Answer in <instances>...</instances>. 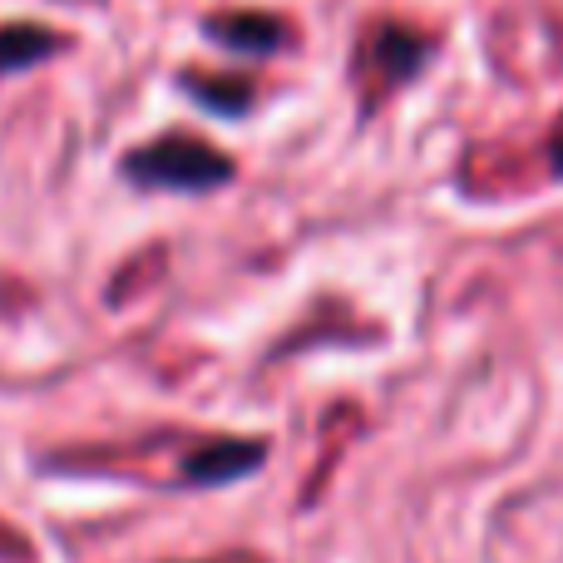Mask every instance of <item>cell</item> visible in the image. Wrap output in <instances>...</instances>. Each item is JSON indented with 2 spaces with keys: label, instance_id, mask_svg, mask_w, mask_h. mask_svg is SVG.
<instances>
[{
  "label": "cell",
  "instance_id": "cell-4",
  "mask_svg": "<svg viewBox=\"0 0 563 563\" xmlns=\"http://www.w3.org/2000/svg\"><path fill=\"white\" fill-rule=\"evenodd\" d=\"M59 45H65V40L45 25H0V75L40 65V59H49Z\"/></svg>",
  "mask_w": 563,
  "mask_h": 563
},
{
  "label": "cell",
  "instance_id": "cell-3",
  "mask_svg": "<svg viewBox=\"0 0 563 563\" xmlns=\"http://www.w3.org/2000/svg\"><path fill=\"white\" fill-rule=\"evenodd\" d=\"M366 55L376 65V75H386V85H406L410 75H420L435 45H430L420 30H406V25H376L366 35Z\"/></svg>",
  "mask_w": 563,
  "mask_h": 563
},
{
  "label": "cell",
  "instance_id": "cell-2",
  "mask_svg": "<svg viewBox=\"0 0 563 563\" xmlns=\"http://www.w3.org/2000/svg\"><path fill=\"white\" fill-rule=\"evenodd\" d=\"M208 40L238 55H277L287 45V25L277 15H257V10H228V15H208L203 20Z\"/></svg>",
  "mask_w": 563,
  "mask_h": 563
},
{
  "label": "cell",
  "instance_id": "cell-1",
  "mask_svg": "<svg viewBox=\"0 0 563 563\" xmlns=\"http://www.w3.org/2000/svg\"><path fill=\"white\" fill-rule=\"evenodd\" d=\"M124 178L139 188H168V194H208L233 178V158L194 134H168L134 148L124 158Z\"/></svg>",
  "mask_w": 563,
  "mask_h": 563
},
{
  "label": "cell",
  "instance_id": "cell-5",
  "mask_svg": "<svg viewBox=\"0 0 563 563\" xmlns=\"http://www.w3.org/2000/svg\"><path fill=\"white\" fill-rule=\"evenodd\" d=\"M184 89L198 99L203 109L223 119H243L247 104H253V85L247 79H203V75H184Z\"/></svg>",
  "mask_w": 563,
  "mask_h": 563
}]
</instances>
